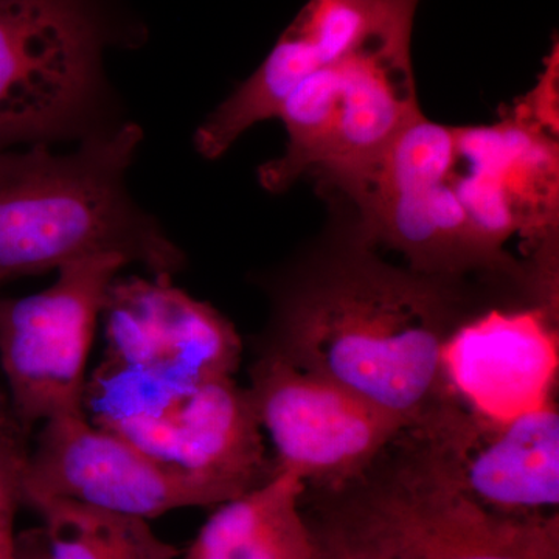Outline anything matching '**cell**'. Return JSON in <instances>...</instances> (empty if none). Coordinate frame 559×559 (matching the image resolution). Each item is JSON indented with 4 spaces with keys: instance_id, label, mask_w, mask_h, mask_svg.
<instances>
[{
    "instance_id": "6",
    "label": "cell",
    "mask_w": 559,
    "mask_h": 559,
    "mask_svg": "<svg viewBox=\"0 0 559 559\" xmlns=\"http://www.w3.org/2000/svg\"><path fill=\"white\" fill-rule=\"evenodd\" d=\"M100 87V35L81 0H0V151L75 130Z\"/></svg>"
},
{
    "instance_id": "9",
    "label": "cell",
    "mask_w": 559,
    "mask_h": 559,
    "mask_svg": "<svg viewBox=\"0 0 559 559\" xmlns=\"http://www.w3.org/2000/svg\"><path fill=\"white\" fill-rule=\"evenodd\" d=\"M417 430L469 498L511 516L558 513L557 400L510 421H495L457 400Z\"/></svg>"
},
{
    "instance_id": "7",
    "label": "cell",
    "mask_w": 559,
    "mask_h": 559,
    "mask_svg": "<svg viewBox=\"0 0 559 559\" xmlns=\"http://www.w3.org/2000/svg\"><path fill=\"white\" fill-rule=\"evenodd\" d=\"M249 395L275 451L274 469L308 489H333L364 473L407 429L400 418L320 374L257 353Z\"/></svg>"
},
{
    "instance_id": "10",
    "label": "cell",
    "mask_w": 559,
    "mask_h": 559,
    "mask_svg": "<svg viewBox=\"0 0 559 559\" xmlns=\"http://www.w3.org/2000/svg\"><path fill=\"white\" fill-rule=\"evenodd\" d=\"M102 318L103 358L187 381L234 377L240 367L242 341L234 323L167 275L114 278Z\"/></svg>"
},
{
    "instance_id": "16",
    "label": "cell",
    "mask_w": 559,
    "mask_h": 559,
    "mask_svg": "<svg viewBox=\"0 0 559 559\" xmlns=\"http://www.w3.org/2000/svg\"><path fill=\"white\" fill-rule=\"evenodd\" d=\"M28 430L22 428L10 406L0 401V559H14L17 533L14 530L22 502V477L31 447Z\"/></svg>"
},
{
    "instance_id": "11",
    "label": "cell",
    "mask_w": 559,
    "mask_h": 559,
    "mask_svg": "<svg viewBox=\"0 0 559 559\" xmlns=\"http://www.w3.org/2000/svg\"><path fill=\"white\" fill-rule=\"evenodd\" d=\"M558 360V310L540 305L492 308L460 326L443 349L455 399L495 421L554 401Z\"/></svg>"
},
{
    "instance_id": "1",
    "label": "cell",
    "mask_w": 559,
    "mask_h": 559,
    "mask_svg": "<svg viewBox=\"0 0 559 559\" xmlns=\"http://www.w3.org/2000/svg\"><path fill=\"white\" fill-rule=\"evenodd\" d=\"M319 194L329 207L322 230L264 282L270 318L257 353L336 382L415 428L457 400L443 369L452 334L492 308L524 304L476 280L389 263L347 198Z\"/></svg>"
},
{
    "instance_id": "4",
    "label": "cell",
    "mask_w": 559,
    "mask_h": 559,
    "mask_svg": "<svg viewBox=\"0 0 559 559\" xmlns=\"http://www.w3.org/2000/svg\"><path fill=\"white\" fill-rule=\"evenodd\" d=\"M92 425L235 499L274 473L248 388L234 377L187 381L103 358L87 377Z\"/></svg>"
},
{
    "instance_id": "17",
    "label": "cell",
    "mask_w": 559,
    "mask_h": 559,
    "mask_svg": "<svg viewBox=\"0 0 559 559\" xmlns=\"http://www.w3.org/2000/svg\"><path fill=\"white\" fill-rule=\"evenodd\" d=\"M14 559H50L43 528L25 530L17 533Z\"/></svg>"
},
{
    "instance_id": "8",
    "label": "cell",
    "mask_w": 559,
    "mask_h": 559,
    "mask_svg": "<svg viewBox=\"0 0 559 559\" xmlns=\"http://www.w3.org/2000/svg\"><path fill=\"white\" fill-rule=\"evenodd\" d=\"M40 426L25 463L22 502L32 496L70 499L151 521L229 500L210 481L151 457L84 414Z\"/></svg>"
},
{
    "instance_id": "13",
    "label": "cell",
    "mask_w": 559,
    "mask_h": 559,
    "mask_svg": "<svg viewBox=\"0 0 559 559\" xmlns=\"http://www.w3.org/2000/svg\"><path fill=\"white\" fill-rule=\"evenodd\" d=\"M307 484L274 469L270 479L216 506L182 559H319L304 500Z\"/></svg>"
},
{
    "instance_id": "14",
    "label": "cell",
    "mask_w": 559,
    "mask_h": 559,
    "mask_svg": "<svg viewBox=\"0 0 559 559\" xmlns=\"http://www.w3.org/2000/svg\"><path fill=\"white\" fill-rule=\"evenodd\" d=\"M24 503L43 521L50 559H178L182 555L143 518L47 496H32Z\"/></svg>"
},
{
    "instance_id": "15",
    "label": "cell",
    "mask_w": 559,
    "mask_h": 559,
    "mask_svg": "<svg viewBox=\"0 0 559 559\" xmlns=\"http://www.w3.org/2000/svg\"><path fill=\"white\" fill-rule=\"evenodd\" d=\"M342 91V60L301 81L280 110L288 132L285 153L260 168L261 186L283 193L322 164L336 127Z\"/></svg>"
},
{
    "instance_id": "3",
    "label": "cell",
    "mask_w": 559,
    "mask_h": 559,
    "mask_svg": "<svg viewBox=\"0 0 559 559\" xmlns=\"http://www.w3.org/2000/svg\"><path fill=\"white\" fill-rule=\"evenodd\" d=\"M140 139L135 124H124L66 156L44 143L0 151V285L100 253L154 277L182 270V250L124 187Z\"/></svg>"
},
{
    "instance_id": "18",
    "label": "cell",
    "mask_w": 559,
    "mask_h": 559,
    "mask_svg": "<svg viewBox=\"0 0 559 559\" xmlns=\"http://www.w3.org/2000/svg\"><path fill=\"white\" fill-rule=\"evenodd\" d=\"M0 400H2V399H0Z\"/></svg>"
},
{
    "instance_id": "12",
    "label": "cell",
    "mask_w": 559,
    "mask_h": 559,
    "mask_svg": "<svg viewBox=\"0 0 559 559\" xmlns=\"http://www.w3.org/2000/svg\"><path fill=\"white\" fill-rule=\"evenodd\" d=\"M418 5L396 11L342 60L340 114L329 151L310 176L318 191H347L423 116L412 68Z\"/></svg>"
},
{
    "instance_id": "2",
    "label": "cell",
    "mask_w": 559,
    "mask_h": 559,
    "mask_svg": "<svg viewBox=\"0 0 559 559\" xmlns=\"http://www.w3.org/2000/svg\"><path fill=\"white\" fill-rule=\"evenodd\" d=\"M301 506L319 559H559V513L480 506L411 428L355 479L307 488Z\"/></svg>"
},
{
    "instance_id": "5",
    "label": "cell",
    "mask_w": 559,
    "mask_h": 559,
    "mask_svg": "<svg viewBox=\"0 0 559 559\" xmlns=\"http://www.w3.org/2000/svg\"><path fill=\"white\" fill-rule=\"evenodd\" d=\"M128 261L100 253L64 264L49 288L0 299V366L10 411L31 430L84 414L87 359L110 283Z\"/></svg>"
}]
</instances>
